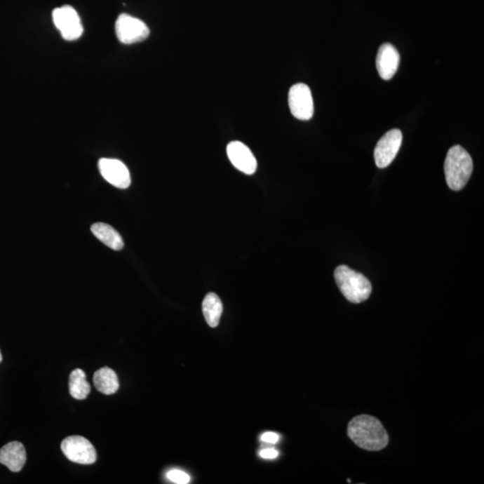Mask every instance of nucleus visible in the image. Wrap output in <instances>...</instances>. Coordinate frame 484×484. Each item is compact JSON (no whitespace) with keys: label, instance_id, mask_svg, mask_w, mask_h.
<instances>
[{"label":"nucleus","instance_id":"obj_1","mask_svg":"<svg viewBox=\"0 0 484 484\" xmlns=\"http://www.w3.org/2000/svg\"><path fill=\"white\" fill-rule=\"evenodd\" d=\"M347 434L358 447L369 451L383 450L389 438L382 422L374 416L361 415L348 424Z\"/></svg>","mask_w":484,"mask_h":484},{"label":"nucleus","instance_id":"obj_2","mask_svg":"<svg viewBox=\"0 0 484 484\" xmlns=\"http://www.w3.org/2000/svg\"><path fill=\"white\" fill-rule=\"evenodd\" d=\"M473 169L472 158L461 145H455L448 150L444 172L448 185L452 190L462 189L472 175Z\"/></svg>","mask_w":484,"mask_h":484},{"label":"nucleus","instance_id":"obj_3","mask_svg":"<svg viewBox=\"0 0 484 484\" xmlns=\"http://www.w3.org/2000/svg\"><path fill=\"white\" fill-rule=\"evenodd\" d=\"M335 279L339 290L348 301L361 303L369 299L372 286L363 274L347 266H340L335 271Z\"/></svg>","mask_w":484,"mask_h":484},{"label":"nucleus","instance_id":"obj_4","mask_svg":"<svg viewBox=\"0 0 484 484\" xmlns=\"http://www.w3.org/2000/svg\"><path fill=\"white\" fill-rule=\"evenodd\" d=\"M118 40L123 44H134L144 41L150 34L149 28L140 19L122 14L115 24Z\"/></svg>","mask_w":484,"mask_h":484},{"label":"nucleus","instance_id":"obj_5","mask_svg":"<svg viewBox=\"0 0 484 484\" xmlns=\"http://www.w3.org/2000/svg\"><path fill=\"white\" fill-rule=\"evenodd\" d=\"M53 18L55 27L66 41H75L82 36L83 28L76 9L69 5L54 9Z\"/></svg>","mask_w":484,"mask_h":484},{"label":"nucleus","instance_id":"obj_6","mask_svg":"<svg viewBox=\"0 0 484 484\" xmlns=\"http://www.w3.org/2000/svg\"><path fill=\"white\" fill-rule=\"evenodd\" d=\"M61 450L67 459L80 464H92L97 459L96 450L91 442L81 436H70L61 443Z\"/></svg>","mask_w":484,"mask_h":484},{"label":"nucleus","instance_id":"obj_7","mask_svg":"<svg viewBox=\"0 0 484 484\" xmlns=\"http://www.w3.org/2000/svg\"><path fill=\"white\" fill-rule=\"evenodd\" d=\"M290 112L300 121H309L314 114V102L309 87L299 83L290 87L288 95Z\"/></svg>","mask_w":484,"mask_h":484},{"label":"nucleus","instance_id":"obj_8","mask_svg":"<svg viewBox=\"0 0 484 484\" xmlns=\"http://www.w3.org/2000/svg\"><path fill=\"white\" fill-rule=\"evenodd\" d=\"M403 141L402 132L392 129L380 138L374 151L376 166L384 169L389 166L398 154Z\"/></svg>","mask_w":484,"mask_h":484},{"label":"nucleus","instance_id":"obj_9","mask_svg":"<svg viewBox=\"0 0 484 484\" xmlns=\"http://www.w3.org/2000/svg\"><path fill=\"white\" fill-rule=\"evenodd\" d=\"M98 166L102 176L112 186L121 189L130 186V173L122 161L102 158L99 161Z\"/></svg>","mask_w":484,"mask_h":484},{"label":"nucleus","instance_id":"obj_10","mask_svg":"<svg viewBox=\"0 0 484 484\" xmlns=\"http://www.w3.org/2000/svg\"><path fill=\"white\" fill-rule=\"evenodd\" d=\"M227 154L232 166L240 172L253 175L256 173L257 163L253 152L241 142H231L227 145Z\"/></svg>","mask_w":484,"mask_h":484},{"label":"nucleus","instance_id":"obj_11","mask_svg":"<svg viewBox=\"0 0 484 484\" xmlns=\"http://www.w3.org/2000/svg\"><path fill=\"white\" fill-rule=\"evenodd\" d=\"M399 63V53L392 44L385 43L379 47L376 65L377 72L382 79H391L398 69Z\"/></svg>","mask_w":484,"mask_h":484},{"label":"nucleus","instance_id":"obj_12","mask_svg":"<svg viewBox=\"0 0 484 484\" xmlns=\"http://www.w3.org/2000/svg\"><path fill=\"white\" fill-rule=\"evenodd\" d=\"M25 462L27 451L21 442H9L0 450V464H4L11 472H20Z\"/></svg>","mask_w":484,"mask_h":484},{"label":"nucleus","instance_id":"obj_13","mask_svg":"<svg viewBox=\"0 0 484 484\" xmlns=\"http://www.w3.org/2000/svg\"><path fill=\"white\" fill-rule=\"evenodd\" d=\"M93 234L106 246L113 250H121L124 247V241L121 234L114 228L103 222H96L91 227Z\"/></svg>","mask_w":484,"mask_h":484},{"label":"nucleus","instance_id":"obj_14","mask_svg":"<svg viewBox=\"0 0 484 484\" xmlns=\"http://www.w3.org/2000/svg\"><path fill=\"white\" fill-rule=\"evenodd\" d=\"M93 384L99 392L105 395H112L118 391L119 382L117 374L108 367L102 368L93 376Z\"/></svg>","mask_w":484,"mask_h":484},{"label":"nucleus","instance_id":"obj_15","mask_svg":"<svg viewBox=\"0 0 484 484\" xmlns=\"http://www.w3.org/2000/svg\"><path fill=\"white\" fill-rule=\"evenodd\" d=\"M202 311L209 327H217L222 314V303L215 293H210L205 297L202 303Z\"/></svg>","mask_w":484,"mask_h":484},{"label":"nucleus","instance_id":"obj_16","mask_svg":"<svg viewBox=\"0 0 484 484\" xmlns=\"http://www.w3.org/2000/svg\"><path fill=\"white\" fill-rule=\"evenodd\" d=\"M70 395L76 400H83L91 392V386L87 382L85 371L81 369L73 370L69 377Z\"/></svg>","mask_w":484,"mask_h":484},{"label":"nucleus","instance_id":"obj_17","mask_svg":"<svg viewBox=\"0 0 484 484\" xmlns=\"http://www.w3.org/2000/svg\"><path fill=\"white\" fill-rule=\"evenodd\" d=\"M167 479L177 484H187L190 482V476L188 473L180 469H172L166 473Z\"/></svg>","mask_w":484,"mask_h":484},{"label":"nucleus","instance_id":"obj_18","mask_svg":"<svg viewBox=\"0 0 484 484\" xmlns=\"http://www.w3.org/2000/svg\"><path fill=\"white\" fill-rule=\"evenodd\" d=\"M258 456L263 459H276L279 457V452L273 448H264L258 452Z\"/></svg>","mask_w":484,"mask_h":484},{"label":"nucleus","instance_id":"obj_19","mask_svg":"<svg viewBox=\"0 0 484 484\" xmlns=\"http://www.w3.org/2000/svg\"><path fill=\"white\" fill-rule=\"evenodd\" d=\"M260 441L267 444H276L280 441V435L276 432H264L261 435Z\"/></svg>","mask_w":484,"mask_h":484},{"label":"nucleus","instance_id":"obj_20","mask_svg":"<svg viewBox=\"0 0 484 484\" xmlns=\"http://www.w3.org/2000/svg\"><path fill=\"white\" fill-rule=\"evenodd\" d=\"M1 361H2V354H1V351H0V363H1Z\"/></svg>","mask_w":484,"mask_h":484}]
</instances>
